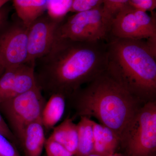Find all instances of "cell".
Wrapping results in <instances>:
<instances>
[{
  "label": "cell",
  "instance_id": "obj_1",
  "mask_svg": "<svg viewBox=\"0 0 156 156\" xmlns=\"http://www.w3.org/2000/svg\"><path fill=\"white\" fill-rule=\"evenodd\" d=\"M106 41L86 42L56 39L42 59L37 84L50 95L70 97L107 69Z\"/></svg>",
  "mask_w": 156,
  "mask_h": 156
},
{
  "label": "cell",
  "instance_id": "obj_2",
  "mask_svg": "<svg viewBox=\"0 0 156 156\" xmlns=\"http://www.w3.org/2000/svg\"><path fill=\"white\" fill-rule=\"evenodd\" d=\"M70 97L77 116L94 117L122 141L141 107V99L107 69Z\"/></svg>",
  "mask_w": 156,
  "mask_h": 156
},
{
  "label": "cell",
  "instance_id": "obj_3",
  "mask_svg": "<svg viewBox=\"0 0 156 156\" xmlns=\"http://www.w3.org/2000/svg\"><path fill=\"white\" fill-rule=\"evenodd\" d=\"M107 70L141 100L156 93V49L147 41L111 36Z\"/></svg>",
  "mask_w": 156,
  "mask_h": 156
},
{
  "label": "cell",
  "instance_id": "obj_4",
  "mask_svg": "<svg viewBox=\"0 0 156 156\" xmlns=\"http://www.w3.org/2000/svg\"><path fill=\"white\" fill-rule=\"evenodd\" d=\"M112 21L104 14L102 5L76 13L61 23L56 39L77 41H107L111 37Z\"/></svg>",
  "mask_w": 156,
  "mask_h": 156
},
{
  "label": "cell",
  "instance_id": "obj_5",
  "mask_svg": "<svg viewBox=\"0 0 156 156\" xmlns=\"http://www.w3.org/2000/svg\"><path fill=\"white\" fill-rule=\"evenodd\" d=\"M45 104L41 90L37 85L27 92L0 103V112L18 140L27 125L41 119Z\"/></svg>",
  "mask_w": 156,
  "mask_h": 156
},
{
  "label": "cell",
  "instance_id": "obj_6",
  "mask_svg": "<svg viewBox=\"0 0 156 156\" xmlns=\"http://www.w3.org/2000/svg\"><path fill=\"white\" fill-rule=\"evenodd\" d=\"M122 142L129 156H151L156 151L155 101H147L139 108Z\"/></svg>",
  "mask_w": 156,
  "mask_h": 156
},
{
  "label": "cell",
  "instance_id": "obj_7",
  "mask_svg": "<svg viewBox=\"0 0 156 156\" xmlns=\"http://www.w3.org/2000/svg\"><path fill=\"white\" fill-rule=\"evenodd\" d=\"M111 36L119 38L144 40L156 47L155 14L131 5L119 13L112 21Z\"/></svg>",
  "mask_w": 156,
  "mask_h": 156
},
{
  "label": "cell",
  "instance_id": "obj_8",
  "mask_svg": "<svg viewBox=\"0 0 156 156\" xmlns=\"http://www.w3.org/2000/svg\"><path fill=\"white\" fill-rule=\"evenodd\" d=\"M27 30L22 22L0 28V76L9 68L27 63Z\"/></svg>",
  "mask_w": 156,
  "mask_h": 156
},
{
  "label": "cell",
  "instance_id": "obj_9",
  "mask_svg": "<svg viewBox=\"0 0 156 156\" xmlns=\"http://www.w3.org/2000/svg\"><path fill=\"white\" fill-rule=\"evenodd\" d=\"M41 17L28 27L27 63L36 62L47 55L56 40L57 30L61 21L49 17Z\"/></svg>",
  "mask_w": 156,
  "mask_h": 156
},
{
  "label": "cell",
  "instance_id": "obj_10",
  "mask_svg": "<svg viewBox=\"0 0 156 156\" xmlns=\"http://www.w3.org/2000/svg\"><path fill=\"white\" fill-rule=\"evenodd\" d=\"M46 140L41 119L27 125L18 140L26 156H41Z\"/></svg>",
  "mask_w": 156,
  "mask_h": 156
},
{
  "label": "cell",
  "instance_id": "obj_11",
  "mask_svg": "<svg viewBox=\"0 0 156 156\" xmlns=\"http://www.w3.org/2000/svg\"><path fill=\"white\" fill-rule=\"evenodd\" d=\"M93 135L92 153L100 156H109L115 153L120 140L111 129L94 121Z\"/></svg>",
  "mask_w": 156,
  "mask_h": 156
},
{
  "label": "cell",
  "instance_id": "obj_12",
  "mask_svg": "<svg viewBox=\"0 0 156 156\" xmlns=\"http://www.w3.org/2000/svg\"><path fill=\"white\" fill-rule=\"evenodd\" d=\"M50 137L62 145L73 156L76 155L78 148V128L72 119L66 118L55 127Z\"/></svg>",
  "mask_w": 156,
  "mask_h": 156
},
{
  "label": "cell",
  "instance_id": "obj_13",
  "mask_svg": "<svg viewBox=\"0 0 156 156\" xmlns=\"http://www.w3.org/2000/svg\"><path fill=\"white\" fill-rule=\"evenodd\" d=\"M48 0H13V5L21 22L28 27L47 10Z\"/></svg>",
  "mask_w": 156,
  "mask_h": 156
},
{
  "label": "cell",
  "instance_id": "obj_14",
  "mask_svg": "<svg viewBox=\"0 0 156 156\" xmlns=\"http://www.w3.org/2000/svg\"><path fill=\"white\" fill-rule=\"evenodd\" d=\"M21 65L6 70L0 76V103L23 92V85L19 76Z\"/></svg>",
  "mask_w": 156,
  "mask_h": 156
},
{
  "label": "cell",
  "instance_id": "obj_15",
  "mask_svg": "<svg viewBox=\"0 0 156 156\" xmlns=\"http://www.w3.org/2000/svg\"><path fill=\"white\" fill-rule=\"evenodd\" d=\"M65 99L64 95L58 93L50 95L42 112L41 120L44 128H54L61 119L65 110Z\"/></svg>",
  "mask_w": 156,
  "mask_h": 156
},
{
  "label": "cell",
  "instance_id": "obj_16",
  "mask_svg": "<svg viewBox=\"0 0 156 156\" xmlns=\"http://www.w3.org/2000/svg\"><path fill=\"white\" fill-rule=\"evenodd\" d=\"M77 124L78 144L76 156H86L93 152L94 146L93 122L90 118L81 116Z\"/></svg>",
  "mask_w": 156,
  "mask_h": 156
},
{
  "label": "cell",
  "instance_id": "obj_17",
  "mask_svg": "<svg viewBox=\"0 0 156 156\" xmlns=\"http://www.w3.org/2000/svg\"><path fill=\"white\" fill-rule=\"evenodd\" d=\"M73 0H48L47 10L51 19L62 21L70 11Z\"/></svg>",
  "mask_w": 156,
  "mask_h": 156
},
{
  "label": "cell",
  "instance_id": "obj_18",
  "mask_svg": "<svg viewBox=\"0 0 156 156\" xmlns=\"http://www.w3.org/2000/svg\"><path fill=\"white\" fill-rule=\"evenodd\" d=\"M131 5L130 0H103L102 9L105 15L112 21L121 11Z\"/></svg>",
  "mask_w": 156,
  "mask_h": 156
},
{
  "label": "cell",
  "instance_id": "obj_19",
  "mask_svg": "<svg viewBox=\"0 0 156 156\" xmlns=\"http://www.w3.org/2000/svg\"><path fill=\"white\" fill-rule=\"evenodd\" d=\"M44 147L47 156H73L65 148L50 137L46 140Z\"/></svg>",
  "mask_w": 156,
  "mask_h": 156
},
{
  "label": "cell",
  "instance_id": "obj_20",
  "mask_svg": "<svg viewBox=\"0 0 156 156\" xmlns=\"http://www.w3.org/2000/svg\"><path fill=\"white\" fill-rule=\"evenodd\" d=\"M103 0H73L70 12H77L88 11L103 5Z\"/></svg>",
  "mask_w": 156,
  "mask_h": 156
},
{
  "label": "cell",
  "instance_id": "obj_21",
  "mask_svg": "<svg viewBox=\"0 0 156 156\" xmlns=\"http://www.w3.org/2000/svg\"><path fill=\"white\" fill-rule=\"evenodd\" d=\"M0 156H20L11 140L0 133Z\"/></svg>",
  "mask_w": 156,
  "mask_h": 156
},
{
  "label": "cell",
  "instance_id": "obj_22",
  "mask_svg": "<svg viewBox=\"0 0 156 156\" xmlns=\"http://www.w3.org/2000/svg\"><path fill=\"white\" fill-rule=\"evenodd\" d=\"M130 4L135 9L152 12L156 8V0H130Z\"/></svg>",
  "mask_w": 156,
  "mask_h": 156
},
{
  "label": "cell",
  "instance_id": "obj_23",
  "mask_svg": "<svg viewBox=\"0 0 156 156\" xmlns=\"http://www.w3.org/2000/svg\"><path fill=\"white\" fill-rule=\"evenodd\" d=\"M0 133L6 136L11 141L17 140L15 136L11 131L8 124L4 119V117L0 112Z\"/></svg>",
  "mask_w": 156,
  "mask_h": 156
},
{
  "label": "cell",
  "instance_id": "obj_24",
  "mask_svg": "<svg viewBox=\"0 0 156 156\" xmlns=\"http://www.w3.org/2000/svg\"><path fill=\"white\" fill-rule=\"evenodd\" d=\"M9 13V11L8 9L5 8L4 6L2 9H0V28L5 23L8 18Z\"/></svg>",
  "mask_w": 156,
  "mask_h": 156
},
{
  "label": "cell",
  "instance_id": "obj_25",
  "mask_svg": "<svg viewBox=\"0 0 156 156\" xmlns=\"http://www.w3.org/2000/svg\"><path fill=\"white\" fill-rule=\"evenodd\" d=\"M10 1V0H0V9H2L6 3Z\"/></svg>",
  "mask_w": 156,
  "mask_h": 156
},
{
  "label": "cell",
  "instance_id": "obj_26",
  "mask_svg": "<svg viewBox=\"0 0 156 156\" xmlns=\"http://www.w3.org/2000/svg\"><path fill=\"white\" fill-rule=\"evenodd\" d=\"M86 156H100L99 155L97 154L93 153H91L88 154V155Z\"/></svg>",
  "mask_w": 156,
  "mask_h": 156
},
{
  "label": "cell",
  "instance_id": "obj_27",
  "mask_svg": "<svg viewBox=\"0 0 156 156\" xmlns=\"http://www.w3.org/2000/svg\"><path fill=\"white\" fill-rule=\"evenodd\" d=\"M109 156H123L122 154H120L115 153Z\"/></svg>",
  "mask_w": 156,
  "mask_h": 156
},
{
  "label": "cell",
  "instance_id": "obj_28",
  "mask_svg": "<svg viewBox=\"0 0 156 156\" xmlns=\"http://www.w3.org/2000/svg\"></svg>",
  "mask_w": 156,
  "mask_h": 156
}]
</instances>
